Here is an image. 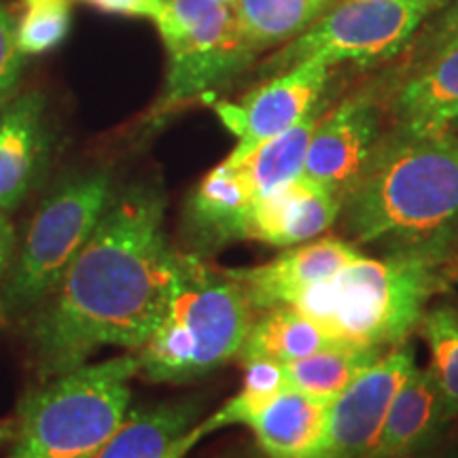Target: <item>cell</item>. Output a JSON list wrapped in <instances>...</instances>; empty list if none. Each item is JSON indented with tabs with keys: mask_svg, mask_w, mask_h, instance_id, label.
Returning a JSON list of instances; mask_svg holds the SVG:
<instances>
[{
	"mask_svg": "<svg viewBox=\"0 0 458 458\" xmlns=\"http://www.w3.org/2000/svg\"><path fill=\"white\" fill-rule=\"evenodd\" d=\"M198 416L196 401L139 408L91 458H185L206 437Z\"/></svg>",
	"mask_w": 458,
	"mask_h": 458,
	"instance_id": "cell-16",
	"label": "cell"
},
{
	"mask_svg": "<svg viewBox=\"0 0 458 458\" xmlns=\"http://www.w3.org/2000/svg\"><path fill=\"white\" fill-rule=\"evenodd\" d=\"M83 3L105 11V13L148 17V20H156L164 9V3H159V0H83Z\"/></svg>",
	"mask_w": 458,
	"mask_h": 458,
	"instance_id": "cell-29",
	"label": "cell"
},
{
	"mask_svg": "<svg viewBox=\"0 0 458 458\" xmlns=\"http://www.w3.org/2000/svg\"><path fill=\"white\" fill-rule=\"evenodd\" d=\"M159 3H164V4H165V3H170V0H159Z\"/></svg>",
	"mask_w": 458,
	"mask_h": 458,
	"instance_id": "cell-35",
	"label": "cell"
},
{
	"mask_svg": "<svg viewBox=\"0 0 458 458\" xmlns=\"http://www.w3.org/2000/svg\"><path fill=\"white\" fill-rule=\"evenodd\" d=\"M15 255V233L11 227L9 216L0 208V280H4Z\"/></svg>",
	"mask_w": 458,
	"mask_h": 458,
	"instance_id": "cell-30",
	"label": "cell"
},
{
	"mask_svg": "<svg viewBox=\"0 0 458 458\" xmlns=\"http://www.w3.org/2000/svg\"><path fill=\"white\" fill-rule=\"evenodd\" d=\"M394 128L452 131L458 125V38L422 60L393 100Z\"/></svg>",
	"mask_w": 458,
	"mask_h": 458,
	"instance_id": "cell-17",
	"label": "cell"
},
{
	"mask_svg": "<svg viewBox=\"0 0 458 458\" xmlns=\"http://www.w3.org/2000/svg\"><path fill=\"white\" fill-rule=\"evenodd\" d=\"M289 386L283 365L267 363V360H255L246 363V376L242 388L225 401L213 416L199 422L206 435L221 431V428L242 425L253 418L257 411L266 408L270 401Z\"/></svg>",
	"mask_w": 458,
	"mask_h": 458,
	"instance_id": "cell-24",
	"label": "cell"
},
{
	"mask_svg": "<svg viewBox=\"0 0 458 458\" xmlns=\"http://www.w3.org/2000/svg\"><path fill=\"white\" fill-rule=\"evenodd\" d=\"M458 38V0H452V3L445 7L442 13H439L437 21L428 28L427 38L420 41V54L422 60L435 54L437 49L445 47V45L456 41Z\"/></svg>",
	"mask_w": 458,
	"mask_h": 458,
	"instance_id": "cell-28",
	"label": "cell"
},
{
	"mask_svg": "<svg viewBox=\"0 0 458 458\" xmlns=\"http://www.w3.org/2000/svg\"><path fill=\"white\" fill-rule=\"evenodd\" d=\"M363 255L346 240L327 236L291 246L276 259L255 267L229 270L242 286L253 312L291 306L303 291L325 283Z\"/></svg>",
	"mask_w": 458,
	"mask_h": 458,
	"instance_id": "cell-12",
	"label": "cell"
},
{
	"mask_svg": "<svg viewBox=\"0 0 458 458\" xmlns=\"http://www.w3.org/2000/svg\"><path fill=\"white\" fill-rule=\"evenodd\" d=\"M21 51L15 41L11 15L0 7V106L13 98L21 74Z\"/></svg>",
	"mask_w": 458,
	"mask_h": 458,
	"instance_id": "cell-27",
	"label": "cell"
},
{
	"mask_svg": "<svg viewBox=\"0 0 458 458\" xmlns=\"http://www.w3.org/2000/svg\"><path fill=\"white\" fill-rule=\"evenodd\" d=\"M444 4L445 0H344L270 57L263 72L278 74L303 60L327 66L382 60L397 54L425 17Z\"/></svg>",
	"mask_w": 458,
	"mask_h": 458,
	"instance_id": "cell-8",
	"label": "cell"
},
{
	"mask_svg": "<svg viewBox=\"0 0 458 458\" xmlns=\"http://www.w3.org/2000/svg\"><path fill=\"white\" fill-rule=\"evenodd\" d=\"M170 68L157 111L185 105L227 83L253 62L232 4L215 0H170L156 20Z\"/></svg>",
	"mask_w": 458,
	"mask_h": 458,
	"instance_id": "cell-7",
	"label": "cell"
},
{
	"mask_svg": "<svg viewBox=\"0 0 458 458\" xmlns=\"http://www.w3.org/2000/svg\"><path fill=\"white\" fill-rule=\"evenodd\" d=\"M136 352L83 363L54 376L20 401L13 458H91L130 414Z\"/></svg>",
	"mask_w": 458,
	"mask_h": 458,
	"instance_id": "cell-5",
	"label": "cell"
},
{
	"mask_svg": "<svg viewBox=\"0 0 458 458\" xmlns=\"http://www.w3.org/2000/svg\"><path fill=\"white\" fill-rule=\"evenodd\" d=\"M329 403L286 386L246 422L266 458H317L325 442Z\"/></svg>",
	"mask_w": 458,
	"mask_h": 458,
	"instance_id": "cell-18",
	"label": "cell"
},
{
	"mask_svg": "<svg viewBox=\"0 0 458 458\" xmlns=\"http://www.w3.org/2000/svg\"><path fill=\"white\" fill-rule=\"evenodd\" d=\"M111 199V176L102 170L74 174L43 199L4 276L0 297L4 310L20 312L47 301L98 227Z\"/></svg>",
	"mask_w": 458,
	"mask_h": 458,
	"instance_id": "cell-6",
	"label": "cell"
},
{
	"mask_svg": "<svg viewBox=\"0 0 458 458\" xmlns=\"http://www.w3.org/2000/svg\"><path fill=\"white\" fill-rule=\"evenodd\" d=\"M354 242L458 244V136L394 128L342 206Z\"/></svg>",
	"mask_w": 458,
	"mask_h": 458,
	"instance_id": "cell-2",
	"label": "cell"
},
{
	"mask_svg": "<svg viewBox=\"0 0 458 458\" xmlns=\"http://www.w3.org/2000/svg\"><path fill=\"white\" fill-rule=\"evenodd\" d=\"M420 335L425 337L428 369L442 391L452 418L458 416V310L452 306L428 308L420 323Z\"/></svg>",
	"mask_w": 458,
	"mask_h": 458,
	"instance_id": "cell-25",
	"label": "cell"
},
{
	"mask_svg": "<svg viewBox=\"0 0 458 458\" xmlns=\"http://www.w3.org/2000/svg\"><path fill=\"white\" fill-rule=\"evenodd\" d=\"M257 202L236 164L223 162L204 176L187 202V229L199 249L242 240L246 215Z\"/></svg>",
	"mask_w": 458,
	"mask_h": 458,
	"instance_id": "cell-19",
	"label": "cell"
},
{
	"mask_svg": "<svg viewBox=\"0 0 458 458\" xmlns=\"http://www.w3.org/2000/svg\"><path fill=\"white\" fill-rule=\"evenodd\" d=\"M416 368L411 344L393 348L329 403L325 442L317 458H371L401 382Z\"/></svg>",
	"mask_w": 458,
	"mask_h": 458,
	"instance_id": "cell-10",
	"label": "cell"
},
{
	"mask_svg": "<svg viewBox=\"0 0 458 458\" xmlns=\"http://www.w3.org/2000/svg\"><path fill=\"white\" fill-rule=\"evenodd\" d=\"M323 113L325 105L320 102L300 123H295L293 128L283 131V134L266 140L255 151H250L249 156L240 159V162L227 159V162L236 164L240 172H242L244 181L249 182L255 199L267 196V193L276 191L278 187L301 176L308 147H310L312 134L317 130V123L323 117Z\"/></svg>",
	"mask_w": 458,
	"mask_h": 458,
	"instance_id": "cell-21",
	"label": "cell"
},
{
	"mask_svg": "<svg viewBox=\"0 0 458 458\" xmlns=\"http://www.w3.org/2000/svg\"><path fill=\"white\" fill-rule=\"evenodd\" d=\"M456 276L454 244L401 246L380 259L360 255L335 276L303 291L291 308L337 344L388 352L408 344L428 301L450 289Z\"/></svg>",
	"mask_w": 458,
	"mask_h": 458,
	"instance_id": "cell-3",
	"label": "cell"
},
{
	"mask_svg": "<svg viewBox=\"0 0 458 458\" xmlns=\"http://www.w3.org/2000/svg\"><path fill=\"white\" fill-rule=\"evenodd\" d=\"M9 458H13V456H9Z\"/></svg>",
	"mask_w": 458,
	"mask_h": 458,
	"instance_id": "cell-36",
	"label": "cell"
},
{
	"mask_svg": "<svg viewBox=\"0 0 458 458\" xmlns=\"http://www.w3.org/2000/svg\"><path fill=\"white\" fill-rule=\"evenodd\" d=\"M47 151L45 98L38 91L11 98L0 106V208L11 213L24 202L41 174Z\"/></svg>",
	"mask_w": 458,
	"mask_h": 458,
	"instance_id": "cell-14",
	"label": "cell"
},
{
	"mask_svg": "<svg viewBox=\"0 0 458 458\" xmlns=\"http://www.w3.org/2000/svg\"><path fill=\"white\" fill-rule=\"evenodd\" d=\"M329 346L337 342L310 317L291 306H276L255 314L238 359L244 365L255 360L286 365Z\"/></svg>",
	"mask_w": 458,
	"mask_h": 458,
	"instance_id": "cell-20",
	"label": "cell"
},
{
	"mask_svg": "<svg viewBox=\"0 0 458 458\" xmlns=\"http://www.w3.org/2000/svg\"><path fill=\"white\" fill-rule=\"evenodd\" d=\"M329 71L331 66L325 62L303 60L274 74L270 81L249 91L238 102H216L215 113L236 139V147L227 159L240 162L266 140L300 123L320 105L329 83Z\"/></svg>",
	"mask_w": 458,
	"mask_h": 458,
	"instance_id": "cell-9",
	"label": "cell"
},
{
	"mask_svg": "<svg viewBox=\"0 0 458 458\" xmlns=\"http://www.w3.org/2000/svg\"><path fill=\"white\" fill-rule=\"evenodd\" d=\"M15 428H17L15 416L13 418H3V420H0V448H3V445H7V444H13Z\"/></svg>",
	"mask_w": 458,
	"mask_h": 458,
	"instance_id": "cell-31",
	"label": "cell"
},
{
	"mask_svg": "<svg viewBox=\"0 0 458 458\" xmlns=\"http://www.w3.org/2000/svg\"><path fill=\"white\" fill-rule=\"evenodd\" d=\"M3 314H4V306H3V300H0V320H3Z\"/></svg>",
	"mask_w": 458,
	"mask_h": 458,
	"instance_id": "cell-34",
	"label": "cell"
},
{
	"mask_svg": "<svg viewBox=\"0 0 458 458\" xmlns=\"http://www.w3.org/2000/svg\"><path fill=\"white\" fill-rule=\"evenodd\" d=\"M15 41L21 55H38L57 47L71 30V0H20Z\"/></svg>",
	"mask_w": 458,
	"mask_h": 458,
	"instance_id": "cell-26",
	"label": "cell"
},
{
	"mask_svg": "<svg viewBox=\"0 0 458 458\" xmlns=\"http://www.w3.org/2000/svg\"><path fill=\"white\" fill-rule=\"evenodd\" d=\"M340 215L342 199L301 174L257 199L246 215L242 240L291 249L323 236Z\"/></svg>",
	"mask_w": 458,
	"mask_h": 458,
	"instance_id": "cell-13",
	"label": "cell"
},
{
	"mask_svg": "<svg viewBox=\"0 0 458 458\" xmlns=\"http://www.w3.org/2000/svg\"><path fill=\"white\" fill-rule=\"evenodd\" d=\"M242 286L196 253H181L174 289L156 331L136 351L148 382L179 385L213 374L242 348L253 323Z\"/></svg>",
	"mask_w": 458,
	"mask_h": 458,
	"instance_id": "cell-4",
	"label": "cell"
},
{
	"mask_svg": "<svg viewBox=\"0 0 458 458\" xmlns=\"http://www.w3.org/2000/svg\"><path fill=\"white\" fill-rule=\"evenodd\" d=\"M164 210V193L148 185L130 187L111 199L34 320V352L43 376L79 368L100 348L136 352L145 346L181 263V250L165 236Z\"/></svg>",
	"mask_w": 458,
	"mask_h": 458,
	"instance_id": "cell-1",
	"label": "cell"
},
{
	"mask_svg": "<svg viewBox=\"0 0 458 458\" xmlns=\"http://www.w3.org/2000/svg\"><path fill=\"white\" fill-rule=\"evenodd\" d=\"M331 7L334 0H233L240 30L257 54L293 41Z\"/></svg>",
	"mask_w": 458,
	"mask_h": 458,
	"instance_id": "cell-23",
	"label": "cell"
},
{
	"mask_svg": "<svg viewBox=\"0 0 458 458\" xmlns=\"http://www.w3.org/2000/svg\"><path fill=\"white\" fill-rule=\"evenodd\" d=\"M405 458H458L456 452H435V450H422V452H416V454L411 456H405Z\"/></svg>",
	"mask_w": 458,
	"mask_h": 458,
	"instance_id": "cell-32",
	"label": "cell"
},
{
	"mask_svg": "<svg viewBox=\"0 0 458 458\" xmlns=\"http://www.w3.org/2000/svg\"><path fill=\"white\" fill-rule=\"evenodd\" d=\"M380 105L368 91L325 111L308 147L303 176L337 198L351 196L380 142Z\"/></svg>",
	"mask_w": 458,
	"mask_h": 458,
	"instance_id": "cell-11",
	"label": "cell"
},
{
	"mask_svg": "<svg viewBox=\"0 0 458 458\" xmlns=\"http://www.w3.org/2000/svg\"><path fill=\"white\" fill-rule=\"evenodd\" d=\"M452 420L428 368H416L401 382L371 458H405L433 448Z\"/></svg>",
	"mask_w": 458,
	"mask_h": 458,
	"instance_id": "cell-15",
	"label": "cell"
},
{
	"mask_svg": "<svg viewBox=\"0 0 458 458\" xmlns=\"http://www.w3.org/2000/svg\"><path fill=\"white\" fill-rule=\"evenodd\" d=\"M215 3H221V4H232V7H233V0H215Z\"/></svg>",
	"mask_w": 458,
	"mask_h": 458,
	"instance_id": "cell-33",
	"label": "cell"
},
{
	"mask_svg": "<svg viewBox=\"0 0 458 458\" xmlns=\"http://www.w3.org/2000/svg\"><path fill=\"white\" fill-rule=\"evenodd\" d=\"M386 352L337 344L310 357L283 365L291 388L331 403Z\"/></svg>",
	"mask_w": 458,
	"mask_h": 458,
	"instance_id": "cell-22",
	"label": "cell"
}]
</instances>
